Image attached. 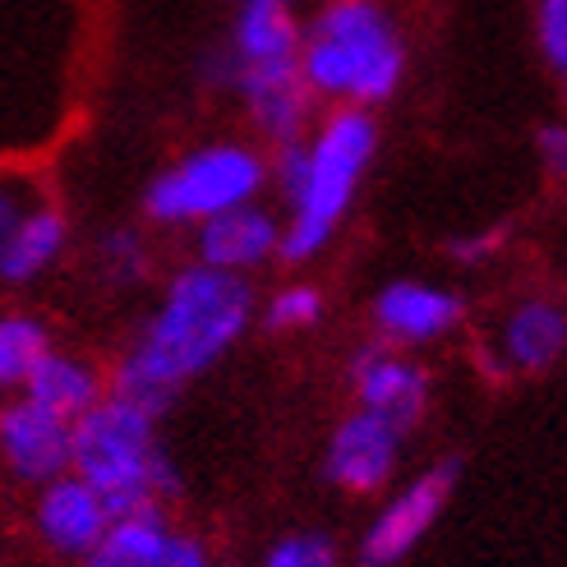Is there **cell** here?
<instances>
[{
	"mask_svg": "<svg viewBox=\"0 0 567 567\" xmlns=\"http://www.w3.org/2000/svg\"><path fill=\"white\" fill-rule=\"evenodd\" d=\"M157 424L162 415L116 392H106L74 424L70 471L79 480H89L116 517L144 513V507H172L181 498V466L166 452Z\"/></svg>",
	"mask_w": 567,
	"mask_h": 567,
	"instance_id": "5",
	"label": "cell"
},
{
	"mask_svg": "<svg viewBox=\"0 0 567 567\" xmlns=\"http://www.w3.org/2000/svg\"><path fill=\"white\" fill-rule=\"evenodd\" d=\"M462 319H466V300L457 291L439 287V281H420V277H396L388 287H379L370 300V323L379 332V342L396 351L434 347L447 332H457Z\"/></svg>",
	"mask_w": 567,
	"mask_h": 567,
	"instance_id": "13",
	"label": "cell"
},
{
	"mask_svg": "<svg viewBox=\"0 0 567 567\" xmlns=\"http://www.w3.org/2000/svg\"><path fill=\"white\" fill-rule=\"evenodd\" d=\"M93 272L111 291H134L153 277V240L144 226H106L93 240Z\"/></svg>",
	"mask_w": 567,
	"mask_h": 567,
	"instance_id": "19",
	"label": "cell"
},
{
	"mask_svg": "<svg viewBox=\"0 0 567 567\" xmlns=\"http://www.w3.org/2000/svg\"><path fill=\"white\" fill-rule=\"evenodd\" d=\"M402 443H406L402 430H392L388 420L351 406L328 430V443H323V480H328V485H337L342 494L370 498V494H379V489L392 485L396 466H402Z\"/></svg>",
	"mask_w": 567,
	"mask_h": 567,
	"instance_id": "11",
	"label": "cell"
},
{
	"mask_svg": "<svg viewBox=\"0 0 567 567\" xmlns=\"http://www.w3.org/2000/svg\"><path fill=\"white\" fill-rule=\"evenodd\" d=\"M259 567H342V554L323 530H287L264 549Z\"/></svg>",
	"mask_w": 567,
	"mask_h": 567,
	"instance_id": "21",
	"label": "cell"
},
{
	"mask_svg": "<svg viewBox=\"0 0 567 567\" xmlns=\"http://www.w3.org/2000/svg\"><path fill=\"white\" fill-rule=\"evenodd\" d=\"M457 475H462L457 462H434L415 471L396 494H388L355 545V567H402L447 513Z\"/></svg>",
	"mask_w": 567,
	"mask_h": 567,
	"instance_id": "7",
	"label": "cell"
},
{
	"mask_svg": "<svg viewBox=\"0 0 567 567\" xmlns=\"http://www.w3.org/2000/svg\"><path fill=\"white\" fill-rule=\"evenodd\" d=\"M503 240H507L503 226H485V231L452 236V240H447V259H452V264H462V268H480V264H489L494 254L503 249Z\"/></svg>",
	"mask_w": 567,
	"mask_h": 567,
	"instance_id": "23",
	"label": "cell"
},
{
	"mask_svg": "<svg viewBox=\"0 0 567 567\" xmlns=\"http://www.w3.org/2000/svg\"><path fill=\"white\" fill-rule=\"evenodd\" d=\"M411 42L388 0H319L300 19V74L315 106L379 111L406 83Z\"/></svg>",
	"mask_w": 567,
	"mask_h": 567,
	"instance_id": "4",
	"label": "cell"
},
{
	"mask_svg": "<svg viewBox=\"0 0 567 567\" xmlns=\"http://www.w3.org/2000/svg\"><path fill=\"white\" fill-rule=\"evenodd\" d=\"M535 148H540V162L549 176H567V121H554L535 134Z\"/></svg>",
	"mask_w": 567,
	"mask_h": 567,
	"instance_id": "24",
	"label": "cell"
},
{
	"mask_svg": "<svg viewBox=\"0 0 567 567\" xmlns=\"http://www.w3.org/2000/svg\"><path fill=\"white\" fill-rule=\"evenodd\" d=\"M111 392V374L102 370L97 360L89 355H79V351H61L55 347L42 364H38V374L28 379V388L19 396H28V402H38L55 415H65L70 424H79L83 415H89L102 396Z\"/></svg>",
	"mask_w": 567,
	"mask_h": 567,
	"instance_id": "17",
	"label": "cell"
},
{
	"mask_svg": "<svg viewBox=\"0 0 567 567\" xmlns=\"http://www.w3.org/2000/svg\"><path fill=\"white\" fill-rule=\"evenodd\" d=\"M79 567H217L204 535L172 517V507L125 513L106 530V540Z\"/></svg>",
	"mask_w": 567,
	"mask_h": 567,
	"instance_id": "12",
	"label": "cell"
},
{
	"mask_svg": "<svg viewBox=\"0 0 567 567\" xmlns=\"http://www.w3.org/2000/svg\"><path fill=\"white\" fill-rule=\"evenodd\" d=\"M51 351L55 332L47 319L28 315V309H6L0 315V396H19Z\"/></svg>",
	"mask_w": 567,
	"mask_h": 567,
	"instance_id": "18",
	"label": "cell"
},
{
	"mask_svg": "<svg viewBox=\"0 0 567 567\" xmlns=\"http://www.w3.org/2000/svg\"><path fill=\"white\" fill-rule=\"evenodd\" d=\"M70 240H74L70 213L55 198L38 194L10 226H0V287L6 291L38 287L47 272L61 268Z\"/></svg>",
	"mask_w": 567,
	"mask_h": 567,
	"instance_id": "16",
	"label": "cell"
},
{
	"mask_svg": "<svg viewBox=\"0 0 567 567\" xmlns=\"http://www.w3.org/2000/svg\"><path fill=\"white\" fill-rule=\"evenodd\" d=\"M74 424L28 396H0V471L23 489L70 475Z\"/></svg>",
	"mask_w": 567,
	"mask_h": 567,
	"instance_id": "10",
	"label": "cell"
},
{
	"mask_svg": "<svg viewBox=\"0 0 567 567\" xmlns=\"http://www.w3.org/2000/svg\"><path fill=\"white\" fill-rule=\"evenodd\" d=\"M268 189V148L254 138H208L172 157L144 185V221L157 231H198L204 221L259 204Z\"/></svg>",
	"mask_w": 567,
	"mask_h": 567,
	"instance_id": "6",
	"label": "cell"
},
{
	"mask_svg": "<svg viewBox=\"0 0 567 567\" xmlns=\"http://www.w3.org/2000/svg\"><path fill=\"white\" fill-rule=\"evenodd\" d=\"M236 6H287V10H300L305 0H236Z\"/></svg>",
	"mask_w": 567,
	"mask_h": 567,
	"instance_id": "25",
	"label": "cell"
},
{
	"mask_svg": "<svg viewBox=\"0 0 567 567\" xmlns=\"http://www.w3.org/2000/svg\"><path fill=\"white\" fill-rule=\"evenodd\" d=\"M374 111H323L300 138L268 148V189L281 213V264L323 259L379 157Z\"/></svg>",
	"mask_w": 567,
	"mask_h": 567,
	"instance_id": "2",
	"label": "cell"
},
{
	"mask_svg": "<svg viewBox=\"0 0 567 567\" xmlns=\"http://www.w3.org/2000/svg\"><path fill=\"white\" fill-rule=\"evenodd\" d=\"M558 74H563V97H567V61L558 65Z\"/></svg>",
	"mask_w": 567,
	"mask_h": 567,
	"instance_id": "26",
	"label": "cell"
},
{
	"mask_svg": "<svg viewBox=\"0 0 567 567\" xmlns=\"http://www.w3.org/2000/svg\"><path fill=\"white\" fill-rule=\"evenodd\" d=\"M328 315V296L315 287V281H281V287L259 305V319L268 332L277 337H296V332H309V328H319Z\"/></svg>",
	"mask_w": 567,
	"mask_h": 567,
	"instance_id": "20",
	"label": "cell"
},
{
	"mask_svg": "<svg viewBox=\"0 0 567 567\" xmlns=\"http://www.w3.org/2000/svg\"><path fill=\"white\" fill-rule=\"evenodd\" d=\"M198 83L236 102L264 148L300 138L319 111L300 74V10L236 6L226 38L198 55Z\"/></svg>",
	"mask_w": 567,
	"mask_h": 567,
	"instance_id": "3",
	"label": "cell"
},
{
	"mask_svg": "<svg viewBox=\"0 0 567 567\" xmlns=\"http://www.w3.org/2000/svg\"><path fill=\"white\" fill-rule=\"evenodd\" d=\"M189 259L213 272L249 281L259 268L281 259V213L259 198V204H245L204 221L198 231H189Z\"/></svg>",
	"mask_w": 567,
	"mask_h": 567,
	"instance_id": "15",
	"label": "cell"
},
{
	"mask_svg": "<svg viewBox=\"0 0 567 567\" xmlns=\"http://www.w3.org/2000/svg\"><path fill=\"white\" fill-rule=\"evenodd\" d=\"M347 383L355 411H370L402 434H415L430 411V370L411 351H396L388 342H364L347 360Z\"/></svg>",
	"mask_w": 567,
	"mask_h": 567,
	"instance_id": "9",
	"label": "cell"
},
{
	"mask_svg": "<svg viewBox=\"0 0 567 567\" xmlns=\"http://www.w3.org/2000/svg\"><path fill=\"white\" fill-rule=\"evenodd\" d=\"M111 526H116L111 503L89 485V480H79L74 471L51 480V485H42V489H33V498H28V530H33L42 554L61 558V563L79 567L106 540Z\"/></svg>",
	"mask_w": 567,
	"mask_h": 567,
	"instance_id": "8",
	"label": "cell"
},
{
	"mask_svg": "<svg viewBox=\"0 0 567 567\" xmlns=\"http://www.w3.org/2000/svg\"><path fill=\"white\" fill-rule=\"evenodd\" d=\"M254 323H259L254 281L189 259L162 281L153 309L134 328L130 347L111 370V392L130 396L153 415H166L185 388L213 374L245 342Z\"/></svg>",
	"mask_w": 567,
	"mask_h": 567,
	"instance_id": "1",
	"label": "cell"
},
{
	"mask_svg": "<svg viewBox=\"0 0 567 567\" xmlns=\"http://www.w3.org/2000/svg\"><path fill=\"white\" fill-rule=\"evenodd\" d=\"M567 355V309L554 296H522L498 315L489 337L494 374H549Z\"/></svg>",
	"mask_w": 567,
	"mask_h": 567,
	"instance_id": "14",
	"label": "cell"
},
{
	"mask_svg": "<svg viewBox=\"0 0 567 567\" xmlns=\"http://www.w3.org/2000/svg\"><path fill=\"white\" fill-rule=\"evenodd\" d=\"M535 47L554 70L567 61V0H535Z\"/></svg>",
	"mask_w": 567,
	"mask_h": 567,
	"instance_id": "22",
	"label": "cell"
}]
</instances>
